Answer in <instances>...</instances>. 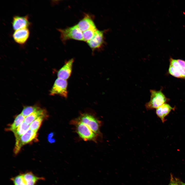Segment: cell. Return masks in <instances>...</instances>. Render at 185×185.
Returning a JSON list of instances; mask_svg holds the SVG:
<instances>
[{
	"label": "cell",
	"instance_id": "1",
	"mask_svg": "<svg viewBox=\"0 0 185 185\" xmlns=\"http://www.w3.org/2000/svg\"><path fill=\"white\" fill-rule=\"evenodd\" d=\"M150 100L145 105L146 109H157L169 101L161 90H151Z\"/></svg>",
	"mask_w": 185,
	"mask_h": 185
},
{
	"label": "cell",
	"instance_id": "2",
	"mask_svg": "<svg viewBox=\"0 0 185 185\" xmlns=\"http://www.w3.org/2000/svg\"><path fill=\"white\" fill-rule=\"evenodd\" d=\"M58 30L60 33V38L63 42L70 39L83 41L82 33L77 25Z\"/></svg>",
	"mask_w": 185,
	"mask_h": 185
},
{
	"label": "cell",
	"instance_id": "3",
	"mask_svg": "<svg viewBox=\"0 0 185 185\" xmlns=\"http://www.w3.org/2000/svg\"><path fill=\"white\" fill-rule=\"evenodd\" d=\"M76 132L79 136L85 141H95L97 134L87 126L81 122L76 121Z\"/></svg>",
	"mask_w": 185,
	"mask_h": 185
},
{
	"label": "cell",
	"instance_id": "4",
	"mask_svg": "<svg viewBox=\"0 0 185 185\" xmlns=\"http://www.w3.org/2000/svg\"><path fill=\"white\" fill-rule=\"evenodd\" d=\"M68 83L66 80L58 78L55 80L50 92L51 95H59L66 98L68 97Z\"/></svg>",
	"mask_w": 185,
	"mask_h": 185
},
{
	"label": "cell",
	"instance_id": "5",
	"mask_svg": "<svg viewBox=\"0 0 185 185\" xmlns=\"http://www.w3.org/2000/svg\"><path fill=\"white\" fill-rule=\"evenodd\" d=\"M37 132L30 129L18 141L16 142L13 150L15 155L18 154L23 146L33 141L36 138Z\"/></svg>",
	"mask_w": 185,
	"mask_h": 185
},
{
	"label": "cell",
	"instance_id": "6",
	"mask_svg": "<svg viewBox=\"0 0 185 185\" xmlns=\"http://www.w3.org/2000/svg\"><path fill=\"white\" fill-rule=\"evenodd\" d=\"M77 120V121L86 125L97 135L99 133V122L93 116L88 114H84L80 116Z\"/></svg>",
	"mask_w": 185,
	"mask_h": 185
},
{
	"label": "cell",
	"instance_id": "7",
	"mask_svg": "<svg viewBox=\"0 0 185 185\" xmlns=\"http://www.w3.org/2000/svg\"><path fill=\"white\" fill-rule=\"evenodd\" d=\"M105 31L97 30L92 38L87 42L92 50L100 48L103 46L104 42V33Z\"/></svg>",
	"mask_w": 185,
	"mask_h": 185
},
{
	"label": "cell",
	"instance_id": "8",
	"mask_svg": "<svg viewBox=\"0 0 185 185\" xmlns=\"http://www.w3.org/2000/svg\"><path fill=\"white\" fill-rule=\"evenodd\" d=\"M74 61L72 58L66 62L58 71V78L66 80L69 78L72 73Z\"/></svg>",
	"mask_w": 185,
	"mask_h": 185
},
{
	"label": "cell",
	"instance_id": "9",
	"mask_svg": "<svg viewBox=\"0 0 185 185\" xmlns=\"http://www.w3.org/2000/svg\"><path fill=\"white\" fill-rule=\"evenodd\" d=\"M30 23L27 16H15L13 18L12 25L13 29L16 30L20 29L27 28Z\"/></svg>",
	"mask_w": 185,
	"mask_h": 185
},
{
	"label": "cell",
	"instance_id": "10",
	"mask_svg": "<svg viewBox=\"0 0 185 185\" xmlns=\"http://www.w3.org/2000/svg\"><path fill=\"white\" fill-rule=\"evenodd\" d=\"M29 35V31L27 28H26L15 30L13 34V37L16 43L22 44L26 42Z\"/></svg>",
	"mask_w": 185,
	"mask_h": 185
},
{
	"label": "cell",
	"instance_id": "11",
	"mask_svg": "<svg viewBox=\"0 0 185 185\" xmlns=\"http://www.w3.org/2000/svg\"><path fill=\"white\" fill-rule=\"evenodd\" d=\"M175 107H172L169 104L165 103L156 109V113L158 117L164 123L165 121V118L169 114L171 111L174 110Z\"/></svg>",
	"mask_w": 185,
	"mask_h": 185
},
{
	"label": "cell",
	"instance_id": "12",
	"mask_svg": "<svg viewBox=\"0 0 185 185\" xmlns=\"http://www.w3.org/2000/svg\"><path fill=\"white\" fill-rule=\"evenodd\" d=\"M21 173L26 185H36L39 181L45 180L43 177L37 176L31 171Z\"/></svg>",
	"mask_w": 185,
	"mask_h": 185
},
{
	"label": "cell",
	"instance_id": "13",
	"mask_svg": "<svg viewBox=\"0 0 185 185\" xmlns=\"http://www.w3.org/2000/svg\"><path fill=\"white\" fill-rule=\"evenodd\" d=\"M82 32H84L95 25L92 18L88 15L86 14L77 25Z\"/></svg>",
	"mask_w": 185,
	"mask_h": 185
},
{
	"label": "cell",
	"instance_id": "14",
	"mask_svg": "<svg viewBox=\"0 0 185 185\" xmlns=\"http://www.w3.org/2000/svg\"><path fill=\"white\" fill-rule=\"evenodd\" d=\"M30 125L24 122L13 132L15 138L16 142L18 141L22 136L30 129Z\"/></svg>",
	"mask_w": 185,
	"mask_h": 185
},
{
	"label": "cell",
	"instance_id": "15",
	"mask_svg": "<svg viewBox=\"0 0 185 185\" xmlns=\"http://www.w3.org/2000/svg\"><path fill=\"white\" fill-rule=\"evenodd\" d=\"M43 115H46V112L45 109L40 108L26 117L24 122L28 124H30L37 118Z\"/></svg>",
	"mask_w": 185,
	"mask_h": 185
},
{
	"label": "cell",
	"instance_id": "16",
	"mask_svg": "<svg viewBox=\"0 0 185 185\" xmlns=\"http://www.w3.org/2000/svg\"><path fill=\"white\" fill-rule=\"evenodd\" d=\"M25 117L21 113L18 115L15 118L13 123L6 129V130L13 132L24 122Z\"/></svg>",
	"mask_w": 185,
	"mask_h": 185
},
{
	"label": "cell",
	"instance_id": "17",
	"mask_svg": "<svg viewBox=\"0 0 185 185\" xmlns=\"http://www.w3.org/2000/svg\"><path fill=\"white\" fill-rule=\"evenodd\" d=\"M46 115L41 116L34 120L30 125V129L37 132Z\"/></svg>",
	"mask_w": 185,
	"mask_h": 185
},
{
	"label": "cell",
	"instance_id": "18",
	"mask_svg": "<svg viewBox=\"0 0 185 185\" xmlns=\"http://www.w3.org/2000/svg\"><path fill=\"white\" fill-rule=\"evenodd\" d=\"M97 30L96 26L92 27L82 33L83 41L87 42L93 36Z\"/></svg>",
	"mask_w": 185,
	"mask_h": 185
},
{
	"label": "cell",
	"instance_id": "19",
	"mask_svg": "<svg viewBox=\"0 0 185 185\" xmlns=\"http://www.w3.org/2000/svg\"><path fill=\"white\" fill-rule=\"evenodd\" d=\"M170 65L176 69L180 73L182 78L185 79V70L182 69L178 62L177 60L170 58Z\"/></svg>",
	"mask_w": 185,
	"mask_h": 185
},
{
	"label": "cell",
	"instance_id": "20",
	"mask_svg": "<svg viewBox=\"0 0 185 185\" xmlns=\"http://www.w3.org/2000/svg\"><path fill=\"white\" fill-rule=\"evenodd\" d=\"M41 108L36 106H30L24 108L21 114L25 117H26L31 113Z\"/></svg>",
	"mask_w": 185,
	"mask_h": 185
},
{
	"label": "cell",
	"instance_id": "21",
	"mask_svg": "<svg viewBox=\"0 0 185 185\" xmlns=\"http://www.w3.org/2000/svg\"><path fill=\"white\" fill-rule=\"evenodd\" d=\"M11 180L14 185H26L21 173L12 177Z\"/></svg>",
	"mask_w": 185,
	"mask_h": 185
},
{
	"label": "cell",
	"instance_id": "22",
	"mask_svg": "<svg viewBox=\"0 0 185 185\" xmlns=\"http://www.w3.org/2000/svg\"><path fill=\"white\" fill-rule=\"evenodd\" d=\"M168 71L169 73L172 76L178 78H182L180 72L175 68L170 65Z\"/></svg>",
	"mask_w": 185,
	"mask_h": 185
},
{
	"label": "cell",
	"instance_id": "23",
	"mask_svg": "<svg viewBox=\"0 0 185 185\" xmlns=\"http://www.w3.org/2000/svg\"><path fill=\"white\" fill-rule=\"evenodd\" d=\"M177 60L182 68L185 70V61L181 59Z\"/></svg>",
	"mask_w": 185,
	"mask_h": 185
},
{
	"label": "cell",
	"instance_id": "24",
	"mask_svg": "<svg viewBox=\"0 0 185 185\" xmlns=\"http://www.w3.org/2000/svg\"><path fill=\"white\" fill-rule=\"evenodd\" d=\"M169 185H178L177 180H174L172 179Z\"/></svg>",
	"mask_w": 185,
	"mask_h": 185
},
{
	"label": "cell",
	"instance_id": "25",
	"mask_svg": "<svg viewBox=\"0 0 185 185\" xmlns=\"http://www.w3.org/2000/svg\"><path fill=\"white\" fill-rule=\"evenodd\" d=\"M178 185H185V183L180 181L177 180Z\"/></svg>",
	"mask_w": 185,
	"mask_h": 185
}]
</instances>
